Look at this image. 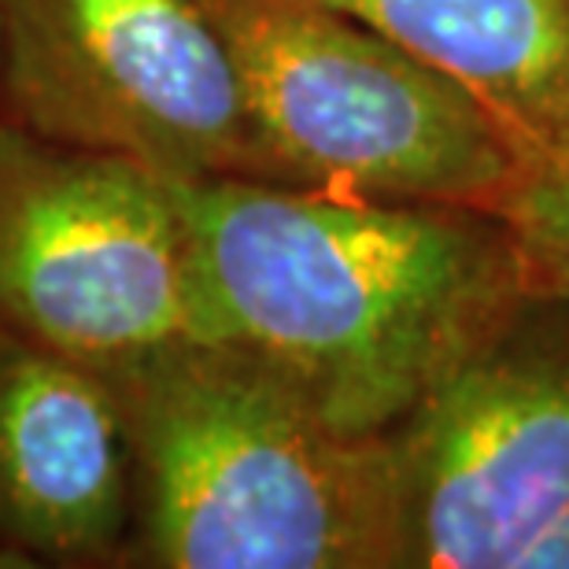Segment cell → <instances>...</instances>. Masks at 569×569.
Wrapping results in <instances>:
<instances>
[{
	"label": "cell",
	"mask_w": 569,
	"mask_h": 569,
	"mask_svg": "<svg viewBox=\"0 0 569 569\" xmlns=\"http://www.w3.org/2000/svg\"><path fill=\"white\" fill-rule=\"evenodd\" d=\"M192 337L241 348L329 422L389 437L526 289L488 208L211 178L170 181Z\"/></svg>",
	"instance_id": "obj_1"
},
{
	"label": "cell",
	"mask_w": 569,
	"mask_h": 569,
	"mask_svg": "<svg viewBox=\"0 0 569 569\" xmlns=\"http://www.w3.org/2000/svg\"><path fill=\"white\" fill-rule=\"evenodd\" d=\"M448 74L529 170L569 163V0H333Z\"/></svg>",
	"instance_id": "obj_8"
},
{
	"label": "cell",
	"mask_w": 569,
	"mask_h": 569,
	"mask_svg": "<svg viewBox=\"0 0 569 569\" xmlns=\"http://www.w3.org/2000/svg\"><path fill=\"white\" fill-rule=\"evenodd\" d=\"M0 329L97 370L192 337L174 186L0 116Z\"/></svg>",
	"instance_id": "obj_6"
},
{
	"label": "cell",
	"mask_w": 569,
	"mask_h": 569,
	"mask_svg": "<svg viewBox=\"0 0 569 569\" xmlns=\"http://www.w3.org/2000/svg\"><path fill=\"white\" fill-rule=\"evenodd\" d=\"M0 116L167 181L278 186L200 0H0Z\"/></svg>",
	"instance_id": "obj_4"
},
{
	"label": "cell",
	"mask_w": 569,
	"mask_h": 569,
	"mask_svg": "<svg viewBox=\"0 0 569 569\" xmlns=\"http://www.w3.org/2000/svg\"><path fill=\"white\" fill-rule=\"evenodd\" d=\"M403 569H521L569 515V300L526 284L389 432Z\"/></svg>",
	"instance_id": "obj_5"
},
{
	"label": "cell",
	"mask_w": 569,
	"mask_h": 569,
	"mask_svg": "<svg viewBox=\"0 0 569 569\" xmlns=\"http://www.w3.org/2000/svg\"><path fill=\"white\" fill-rule=\"evenodd\" d=\"M492 211L515 237L526 284L569 300V163L526 170Z\"/></svg>",
	"instance_id": "obj_9"
},
{
	"label": "cell",
	"mask_w": 569,
	"mask_h": 569,
	"mask_svg": "<svg viewBox=\"0 0 569 569\" xmlns=\"http://www.w3.org/2000/svg\"><path fill=\"white\" fill-rule=\"evenodd\" d=\"M0 569H33V562L19 548H11L4 537H0Z\"/></svg>",
	"instance_id": "obj_11"
},
{
	"label": "cell",
	"mask_w": 569,
	"mask_h": 569,
	"mask_svg": "<svg viewBox=\"0 0 569 569\" xmlns=\"http://www.w3.org/2000/svg\"><path fill=\"white\" fill-rule=\"evenodd\" d=\"M278 186L492 211L529 163L437 67L333 0H200Z\"/></svg>",
	"instance_id": "obj_3"
},
{
	"label": "cell",
	"mask_w": 569,
	"mask_h": 569,
	"mask_svg": "<svg viewBox=\"0 0 569 569\" xmlns=\"http://www.w3.org/2000/svg\"><path fill=\"white\" fill-rule=\"evenodd\" d=\"M521 569H569V515L529 551Z\"/></svg>",
	"instance_id": "obj_10"
},
{
	"label": "cell",
	"mask_w": 569,
	"mask_h": 569,
	"mask_svg": "<svg viewBox=\"0 0 569 569\" xmlns=\"http://www.w3.org/2000/svg\"><path fill=\"white\" fill-rule=\"evenodd\" d=\"M133 455L127 566L403 569L389 437H359L241 348L178 337L108 367Z\"/></svg>",
	"instance_id": "obj_2"
},
{
	"label": "cell",
	"mask_w": 569,
	"mask_h": 569,
	"mask_svg": "<svg viewBox=\"0 0 569 569\" xmlns=\"http://www.w3.org/2000/svg\"><path fill=\"white\" fill-rule=\"evenodd\" d=\"M133 455L104 370L0 329V537L38 566H127Z\"/></svg>",
	"instance_id": "obj_7"
}]
</instances>
